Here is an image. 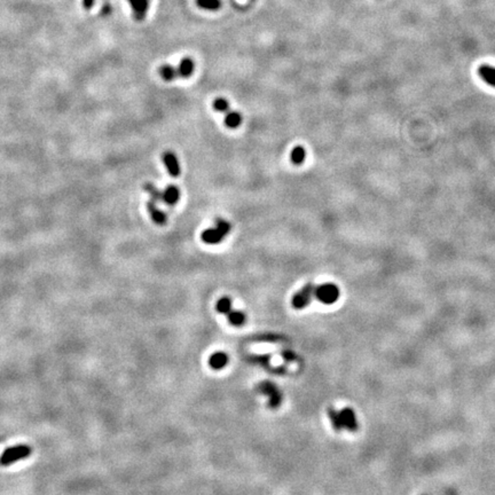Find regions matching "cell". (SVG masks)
Wrapping results in <instances>:
<instances>
[{"instance_id": "6da1fadb", "label": "cell", "mask_w": 495, "mask_h": 495, "mask_svg": "<svg viewBox=\"0 0 495 495\" xmlns=\"http://www.w3.org/2000/svg\"><path fill=\"white\" fill-rule=\"evenodd\" d=\"M231 224L224 219H217L215 228H208L202 233V241L208 245H217L221 242L225 236L230 234Z\"/></svg>"}, {"instance_id": "7a4b0ae2", "label": "cell", "mask_w": 495, "mask_h": 495, "mask_svg": "<svg viewBox=\"0 0 495 495\" xmlns=\"http://www.w3.org/2000/svg\"><path fill=\"white\" fill-rule=\"evenodd\" d=\"M31 452V447L28 445H16L8 447L0 455V464L3 465V467L10 465L17 462V461H21L25 459V457L30 456Z\"/></svg>"}, {"instance_id": "3957f363", "label": "cell", "mask_w": 495, "mask_h": 495, "mask_svg": "<svg viewBox=\"0 0 495 495\" xmlns=\"http://www.w3.org/2000/svg\"><path fill=\"white\" fill-rule=\"evenodd\" d=\"M314 297L326 305L334 304L339 298V289L334 283H323L319 287H315Z\"/></svg>"}, {"instance_id": "277c9868", "label": "cell", "mask_w": 495, "mask_h": 495, "mask_svg": "<svg viewBox=\"0 0 495 495\" xmlns=\"http://www.w3.org/2000/svg\"><path fill=\"white\" fill-rule=\"evenodd\" d=\"M257 390L268 397V406L271 408H278L282 404V393H281L279 387L276 386V384L269 382V380H264V382L258 384Z\"/></svg>"}, {"instance_id": "5b68a950", "label": "cell", "mask_w": 495, "mask_h": 495, "mask_svg": "<svg viewBox=\"0 0 495 495\" xmlns=\"http://www.w3.org/2000/svg\"><path fill=\"white\" fill-rule=\"evenodd\" d=\"M314 290L315 286L313 283H308L305 287H303L301 290L296 293V295L291 299V305L296 309H303L312 302L314 297Z\"/></svg>"}, {"instance_id": "8992f818", "label": "cell", "mask_w": 495, "mask_h": 495, "mask_svg": "<svg viewBox=\"0 0 495 495\" xmlns=\"http://www.w3.org/2000/svg\"><path fill=\"white\" fill-rule=\"evenodd\" d=\"M339 415H341L343 427H344L345 429L351 432H356L358 429H359V424H358L356 413H354L352 408L346 407L344 409H342V411L339 412Z\"/></svg>"}, {"instance_id": "52a82bcc", "label": "cell", "mask_w": 495, "mask_h": 495, "mask_svg": "<svg viewBox=\"0 0 495 495\" xmlns=\"http://www.w3.org/2000/svg\"><path fill=\"white\" fill-rule=\"evenodd\" d=\"M163 162L168 169V171L170 173V176L173 177V178H177L180 175V164L177 156L171 151H165L163 154Z\"/></svg>"}, {"instance_id": "ba28073f", "label": "cell", "mask_w": 495, "mask_h": 495, "mask_svg": "<svg viewBox=\"0 0 495 495\" xmlns=\"http://www.w3.org/2000/svg\"><path fill=\"white\" fill-rule=\"evenodd\" d=\"M132 7L133 14L136 21H142L146 17L149 8V0H127Z\"/></svg>"}, {"instance_id": "9c48e42d", "label": "cell", "mask_w": 495, "mask_h": 495, "mask_svg": "<svg viewBox=\"0 0 495 495\" xmlns=\"http://www.w3.org/2000/svg\"><path fill=\"white\" fill-rule=\"evenodd\" d=\"M147 210H148L149 215L151 218H153L155 224L161 225V226L166 224V221H168V216H166L162 210L158 209L156 203L151 201V199L147 202Z\"/></svg>"}, {"instance_id": "30bf717a", "label": "cell", "mask_w": 495, "mask_h": 495, "mask_svg": "<svg viewBox=\"0 0 495 495\" xmlns=\"http://www.w3.org/2000/svg\"><path fill=\"white\" fill-rule=\"evenodd\" d=\"M179 198H180V190L179 188L176 186H169L163 191V195H162V201L168 205L177 204Z\"/></svg>"}, {"instance_id": "8fae6325", "label": "cell", "mask_w": 495, "mask_h": 495, "mask_svg": "<svg viewBox=\"0 0 495 495\" xmlns=\"http://www.w3.org/2000/svg\"><path fill=\"white\" fill-rule=\"evenodd\" d=\"M194 69H195V63L189 58L183 59V60L180 61L179 66L177 68V70H178V75L179 77H182V78H188V77H190L193 75Z\"/></svg>"}, {"instance_id": "7c38bea8", "label": "cell", "mask_w": 495, "mask_h": 495, "mask_svg": "<svg viewBox=\"0 0 495 495\" xmlns=\"http://www.w3.org/2000/svg\"><path fill=\"white\" fill-rule=\"evenodd\" d=\"M478 75L480 76L484 82L487 83L491 86L495 87V68L494 66L483 64L479 66L478 69Z\"/></svg>"}, {"instance_id": "4fadbf2b", "label": "cell", "mask_w": 495, "mask_h": 495, "mask_svg": "<svg viewBox=\"0 0 495 495\" xmlns=\"http://www.w3.org/2000/svg\"><path fill=\"white\" fill-rule=\"evenodd\" d=\"M227 364H228V357H227V354L224 353V352L213 353L209 359L210 367H211L212 369H215V371L223 369Z\"/></svg>"}, {"instance_id": "5bb4252c", "label": "cell", "mask_w": 495, "mask_h": 495, "mask_svg": "<svg viewBox=\"0 0 495 495\" xmlns=\"http://www.w3.org/2000/svg\"><path fill=\"white\" fill-rule=\"evenodd\" d=\"M160 75H161L162 78L166 80V82H172V80H175L176 78H178L179 77L178 70H177V68H175V66L170 65V64H164V65L161 66Z\"/></svg>"}, {"instance_id": "9a60e30c", "label": "cell", "mask_w": 495, "mask_h": 495, "mask_svg": "<svg viewBox=\"0 0 495 495\" xmlns=\"http://www.w3.org/2000/svg\"><path fill=\"white\" fill-rule=\"evenodd\" d=\"M226 315H227L228 322H230L232 326L239 327V326H242V324L246 322V314L241 311L231 309V311L228 312Z\"/></svg>"}, {"instance_id": "2e32d148", "label": "cell", "mask_w": 495, "mask_h": 495, "mask_svg": "<svg viewBox=\"0 0 495 495\" xmlns=\"http://www.w3.org/2000/svg\"><path fill=\"white\" fill-rule=\"evenodd\" d=\"M327 413H328V416H329V419H330L332 428H334L336 431L341 432L343 429H344V427H343V423H342V420H341V415H339L338 411H336V409L332 408V407H329L328 408Z\"/></svg>"}, {"instance_id": "e0dca14e", "label": "cell", "mask_w": 495, "mask_h": 495, "mask_svg": "<svg viewBox=\"0 0 495 495\" xmlns=\"http://www.w3.org/2000/svg\"><path fill=\"white\" fill-rule=\"evenodd\" d=\"M305 157H306V151L304 149V147L297 146L291 150L290 160L295 165H301L302 163H304Z\"/></svg>"}, {"instance_id": "ac0fdd59", "label": "cell", "mask_w": 495, "mask_h": 495, "mask_svg": "<svg viewBox=\"0 0 495 495\" xmlns=\"http://www.w3.org/2000/svg\"><path fill=\"white\" fill-rule=\"evenodd\" d=\"M241 123H242V116L240 113L230 112L227 113L226 117H225V124H226L230 128L239 127Z\"/></svg>"}, {"instance_id": "d6986e66", "label": "cell", "mask_w": 495, "mask_h": 495, "mask_svg": "<svg viewBox=\"0 0 495 495\" xmlns=\"http://www.w3.org/2000/svg\"><path fill=\"white\" fill-rule=\"evenodd\" d=\"M143 188H145V190L149 194L151 201L155 202V203L162 201V195H163V191H161L160 189H158V188L155 186V185H153L151 183H146Z\"/></svg>"}, {"instance_id": "ffe728a7", "label": "cell", "mask_w": 495, "mask_h": 495, "mask_svg": "<svg viewBox=\"0 0 495 495\" xmlns=\"http://www.w3.org/2000/svg\"><path fill=\"white\" fill-rule=\"evenodd\" d=\"M196 3L205 10H218L221 6L220 0H196Z\"/></svg>"}, {"instance_id": "44dd1931", "label": "cell", "mask_w": 495, "mask_h": 495, "mask_svg": "<svg viewBox=\"0 0 495 495\" xmlns=\"http://www.w3.org/2000/svg\"><path fill=\"white\" fill-rule=\"evenodd\" d=\"M217 311L221 314H227L232 309V301L228 297H223L217 302Z\"/></svg>"}, {"instance_id": "7402d4cb", "label": "cell", "mask_w": 495, "mask_h": 495, "mask_svg": "<svg viewBox=\"0 0 495 495\" xmlns=\"http://www.w3.org/2000/svg\"><path fill=\"white\" fill-rule=\"evenodd\" d=\"M213 108L219 113H227L228 109H230V103L226 99L217 98L213 102Z\"/></svg>"}, {"instance_id": "603a6c76", "label": "cell", "mask_w": 495, "mask_h": 495, "mask_svg": "<svg viewBox=\"0 0 495 495\" xmlns=\"http://www.w3.org/2000/svg\"><path fill=\"white\" fill-rule=\"evenodd\" d=\"M94 2H95V0H83V6L86 9H90V8H92V7H93Z\"/></svg>"}, {"instance_id": "cb8c5ba5", "label": "cell", "mask_w": 495, "mask_h": 495, "mask_svg": "<svg viewBox=\"0 0 495 495\" xmlns=\"http://www.w3.org/2000/svg\"><path fill=\"white\" fill-rule=\"evenodd\" d=\"M283 357L286 358V359H288V360H295V354L291 353V352H284L283 353Z\"/></svg>"}]
</instances>
